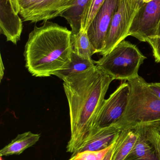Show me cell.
Wrapping results in <instances>:
<instances>
[{
	"mask_svg": "<svg viewBox=\"0 0 160 160\" xmlns=\"http://www.w3.org/2000/svg\"><path fill=\"white\" fill-rule=\"evenodd\" d=\"M153 50V56L157 63H160V27L153 37L147 41Z\"/></svg>",
	"mask_w": 160,
	"mask_h": 160,
	"instance_id": "obj_22",
	"label": "cell"
},
{
	"mask_svg": "<svg viewBox=\"0 0 160 160\" xmlns=\"http://www.w3.org/2000/svg\"><path fill=\"white\" fill-rule=\"evenodd\" d=\"M42 0H11L14 9L20 16L27 12Z\"/></svg>",
	"mask_w": 160,
	"mask_h": 160,
	"instance_id": "obj_21",
	"label": "cell"
},
{
	"mask_svg": "<svg viewBox=\"0 0 160 160\" xmlns=\"http://www.w3.org/2000/svg\"><path fill=\"white\" fill-rule=\"evenodd\" d=\"M144 125L149 126L155 130L157 131L160 134V119L157 120V121L151 122V123H148V124ZM142 126H143V125H142Z\"/></svg>",
	"mask_w": 160,
	"mask_h": 160,
	"instance_id": "obj_24",
	"label": "cell"
},
{
	"mask_svg": "<svg viewBox=\"0 0 160 160\" xmlns=\"http://www.w3.org/2000/svg\"><path fill=\"white\" fill-rule=\"evenodd\" d=\"M133 129H137L145 137L155 149L156 154L160 160V133L151 127L146 125L139 126Z\"/></svg>",
	"mask_w": 160,
	"mask_h": 160,
	"instance_id": "obj_19",
	"label": "cell"
},
{
	"mask_svg": "<svg viewBox=\"0 0 160 160\" xmlns=\"http://www.w3.org/2000/svg\"><path fill=\"white\" fill-rule=\"evenodd\" d=\"M76 0H42L27 12L21 15L23 21L36 23L60 17L73 6Z\"/></svg>",
	"mask_w": 160,
	"mask_h": 160,
	"instance_id": "obj_9",
	"label": "cell"
},
{
	"mask_svg": "<svg viewBox=\"0 0 160 160\" xmlns=\"http://www.w3.org/2000/svg\"><path fill=\"white\" fill-rule=\"evenodd\" d=\"M40 135L31 132L18 134L0 151V156L7 157L12 155H19L27 148L35 144L40 139Z\"/></svg>",
	"mask_w": 160,
	"mask_h": 160,
	"instance_id": "obj_12",
	"label": "cell"
},
{
	"mask_svg": "<svg viewBox=\"0 0 160 160\" xmlns=\"http://www.w3.org/2000/svg\"><path fill=\"white\" fill-rule=\"evenodd\" d=\"M90 1L76 0L73 6L67 9L60 16L65 19L69 24L72 35L77 34L81 31L84 12Z\"/></svg>",
	"mask_w": 160,
	"mask_h": 160,
	"instance_id": "obj_15",
	"label": "cell"
},
{
	"mask_svg": "<svg viewBox=\"0 0 160 160\" xmlns=\"http://www.w3.org/2000/svg\"><path fill=\"white\" fill-rule=\"evenodd\" d=\"M129 92L128 83H121L110 97L104 101L92 128L108 127L116 123L126 110Z\"/></svg>",
	"mask_w": 160,
	"mask_h": 160,
	"instance_id": "obj_7",
	"label": "cell"
},
{
	"mask_svg": "<svg viewBox=\"0 0 160 160\" xmlns=\"http://www.w3.org/2000/svg\"><path fill=\"white\" fill-rule=\"evenodd\" d=\"M129 96L126 110L115 125L120 130L133 129L160 119V99L148 83L139 76L127 81Z\"/></svg>",
	"mask_w": 160,
	"mask_h": 160,
	"instance_id": "obj_3",
	"label": "cell"
},
{
	"mask_svg": "<svg viewBox=\"0 0 160 160\" xmlns=\"http://www.w3.org/2000/svg\"><path fill=\"white\" fill-rule=\"evenodd\" d=\"M151 91L160 99V82L148 83Z\"/></svg>",
	"mask_w": 160,
	"mask_h": 160,
	"instance_id": "obj_23",
	"label": "cell"
},
{
	"mask_svg": "<svg viewBox=\"0 0 160 160\" xmlns=\"http://www.w3.org/2000/svg\"><path fill=\"white\" fill-rule=\"evenodd\" d=\"M138 134L134 129L121 130L115 140L111 160H124L133 148Z\"/></svg>",
	"mask_w": 160,
	"mask_h": 160,
	"instance_id": "obj_13",
	"label": "cell"
},
{
	"mask_svg": "<svg viewBox=\"0 0 160 160\" xmlns=\"http://www.w3.org/2000/svg\"><path fill=\"white\" fill-rule=\"evenodd\" d=\"M68 160H74V156H71V158H70Z\"/></svg>",
	"mask_w": 160,
	"mask_h": 160,
	"instance_id": "obj_28",
	"label": "cell"
},
{
	"mask_svg": "<svg viewBox=\"0 0 160 160\" xmlns=\"http://www.w3.org/2000/svg\"><path fill=\"white\" fill-rule=\"evenodd\" d=\"M115 143V140L112 146V147L110 148L109 151H108V153L106 154L105 157H104V159H103V160H111L112 158L113 155V152H114V146Z\"/></svg>",
	"mask_w": 160,
	"mask_h": 160,
	"instance_id": "obj_25",
	"label": "cell"
},
{
	"mask_svg": "<svg viewBox=\"0 0 160 160\" xmlns=\"http://www.w3.org/2000/svg\"><path fill=\"white\" fill-rule=\"evenodd\" d=\"M71 47L72 52L83 59H92V55L95 54L86 31L81 30L77 34H72Z\"/></svg>",
	"mask_w": 160,
	"mask_h": 160,
	"instance_id": "obj_17",
	"label": "cell"
},
{
	"mask_svg": "<svg viewBox=\"0 0 160 160\" xmlns=\"http://www.w3.org/2000/svg\"><path fill=\"white\" fill-rule=\"evenodd\" d=\"M143 3L140 0H120L118 9L113 17L100 55L103 56L109 53L117 44L129 36L132 22Z\"/></svg>",
	"mask_w": 160,
	"mask_h": 160,
	"instance_id": "obj_5",
	"label": "cell"
},
{
	"mask_svg": "<svg viewBox=\"0 0 160 160\" xmlns=\"http://www.w3.org/2000/svg\"><path fill=\"white\" fill-rule=\"evenodd\" d=\"M120 131L115 124L103 128H93L80 146L72 155L86 150L97 151L107 148L113 142Z\"/></svg>",
	"mask_w": 160,
	"mask_h": 160,
	"instance_id": "obj_11",
	"label": "cell"
},
{
	"mask_svg": "<svg viewBox=\"0 0 160 160\" xmlns=\"http://www.w3.org/2000/svg\"><path fill=\"white\" fill-rule=\"evenodd\" d=\"M120 0H105L87 30L89 40L95 53H100L104 48L106 37Z\"/></svg>",
	"mask_w": 160,
	"mask_h": 160,
	"instance_id": "obj_8",
	"label": "cell"
},
{
	"mask_svg": "<svg viewBox=\"0 0 160 160\" xmlns=\"http://www.w3.org/2000/svg\"><path fill=\"white\" fill-rule=\"evenodd\" d=\"M153 0H143V3H148L149 2L152 1Z\"/></svg>",
	"mask_w": 160,
	"mask_h": 160,
	"instance_id": "obj_27",
	"label": "cell"
},
{
	"mask_svg": "<svg viewBox=\"0 0 160 160\" xmlns=\"http://www.w3.org/2000/svg\"><path fill=\"white\" fill-rule=\"evenodd\" d=\"M72 32L66 27L47 21L35 26L24 48L25 68L37 78H46L67 67L71 62Z\"/></svg>",
	"mask_w": 160,
	"mask_h": 160,
	"instance_id": "obj_2",
	"label": "cell"
},
{
	"mask_svg": "<svg viewBox=\"0 0 160 160\" xmlns=\"http://www.w3.org/2000/svg\"><path fill=\"white\" fill-rule=\"evenodd\" d=\"M146 59L136 45L124 40L95 62L114 80L127 81L139 76L140 68Z\"/></svg>",
	"mask_w": 160,
	"mask_h": 160,
	"instance_id": "obj_4",
	"label": "cell"
},
{
	"mask_svg": "<svg viewBox=\"0 0 160 160\" xmlns=\"http://www.w3.org/2000/svg\"><path fill=\"white\" fill-rule=\"evenodd\" d=\"M23 21L16 12L11 0H0V32L7 41L16 45L20 40Z\"/></svg>",
	"mask_w": 160,
	"mask_h": 160,
	"instance_id": "obj_10",
	"label": "cell"
},
{
	"mask_svg": "<svg viewBox=\"0 0 160 160\" xmlns=\"http://www.w3.org/2000/svg\"><path fill=\"white\" fill-rule=\"evenodd\" d=\"M105 0H91L84 12L82 30L87 31L94 18L101 8Z\"/></svg>",
	"mask_w": 160,
	"mask_h": 160,
	"instance_id": "obj_18",
	"label": "cell"
},
{
	"mask_svg": "<svg viewBox=\"0 0 160 160\" xmlns=\"http://www.w3.org/2000/svg\"><path fill=\"white\" fill-rule=\"evenodd\" d=\"M113 80L95 65L63 81L70 117V137L67 152L74 154L93 128Z\"/></svg>",
	"mask_w": 160,
	"mask_h": 160,
	"instance_id": "obj_1",
	"label": "cell"
},
{
	"mask_svg": "<svg viewBox=\"0 0 160 160\" xmlns=\"http://www.w3.org/2000/svg\"><path fill=\"white\" fill-rule=\"evenodd\" d=\"M113 143L110 146L102 150L97 151L86 150L72 156H74L75 160H103Z\"/></svg>",
	"mask_w": 160,
	"mask_h": 160,
	"instance_id": "obj_20",
	"label": "cell"
},
{
	"mask_svg": "<svg viewBox=\"0 0 160 160\" xmlns=\"http://www.w3.org/2000/svg\"><path fill=\"white\" fill-rule=\"evenodd\" d=\"M95 61L92 59H85L78 56L74 52L71 53V62L67 67L57 72L55 76L64 81L65 79L88 71L95 66Z\"/></svg>",
	"mask_w": 160,
	"mask_h": 160,
	"instance_id": "obj_16",
	"label": "cell"
},
{
	"mask_svg": "<svg viewBox=\"0 0 160 160\" xmlns=\"http://www.w3.org/2000/svg\"><path fill=\"white\" fill-rule=\"evenodd\" d=\"M4 66L2 61V57H1V65H0V77H1V81L3 79V77L4 74Z\"/></svg>",
	"mask_w": 160,
	"mask_h": 160,
	"instance_id": "obj_26",
	"label": "cell"
},
{
	"mask_svg": "<svg viewBox=\"0 0 160 160\" xmlns=\"http://www.w3.org/2000/svg\"><path fill=\"white\" fill-rule=\"evenodd\" d=\"M137 141L124 160H160L156 151L144 136L137 129Z\"/></svg>",
	"mask_w": 160,
	"mask_h": 160,
	"instance_id": "obj_14",
	"label": "cell"
},
{
	"mask_svg": "<svg viewBox=\"0 0 160 160\" xmlns=\"http://www.w3.org/2000/svg\"><path fill=\"white\" fill-rule=\"evenodd\" d=\"M160 27V0H153L141 6L132 22L129 36L147 42Z\"/></svg>",
	"mask_w": 160,
	"mask_h": 160,
	"instance_id": "obj_6",
	"label": "cell"
},
{
	"mask_svg": "<svg viewBox=\"0 0 160 160\" xmlns=\"http://www.w3.org/2000/svg\"><path fill=\"white\" fill-rule=\"evenodd\" d=\"M140 1H142V2H143V0H140Z\"/></svg>",
	"mask_w": 160,
	"mask_h": 160,
	"instance_id": "obj_29",
	"label": "cell"
}]
</instances>
